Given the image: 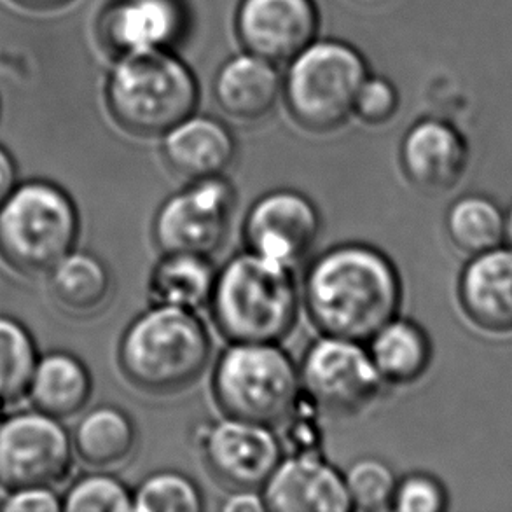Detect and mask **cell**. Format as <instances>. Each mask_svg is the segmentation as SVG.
<instances>
[{
  "instance_id": "6da1fadb",
  "label": "cell",
  "mask_w": 512,
  "mask_h": 512,
  "mask_svg": "<svg viewBox=\"0 0 512 512\" xmlns=\"http://www.w3.org/2000/svg\"><path fill=\"white\" fill-rule=\"evenodd\" d=\"M303 296L313 324L322 333L366 343L397 317L401 277L381 250L345 243L313 261Z\"/></svg>"
},
{
  "instance_id": "7a4b0ae2",
  "label": "cell",
  "mask_w": 512,
  "mask_h": 512,
  "mask_svg": "<svg viewBox=\"0 0 512 512\" xmlns=\"http://www.w3.org/2000/svg\"><path fill=\"white\" fill-rule=\"evenodd\" d=\"M210 303L231 343H280L298 324L301 296L291 266L245 250L217 271Z\"/></svg>"
},
{
  "instance_id": "3957f363",
  "label": "cell",
  "mask_w": 512,
  "mask_h": 512,
  "mask_svg": "<svg viewBox=\"0 0 512 512\" xmlns=\"http://www.w3.org/2000/svg\"><path fill=\"white\" fill-rule=\"evenodd\" d=\"M105 100L123 130L139 137H163L196 112L198 81L172 49H151L116 58Z\"/></svg>"
},
{
  "instance_id": "277c9868",
  "label": "cell",
  "mask_w": 512,
  "mask_h": 512,
  "mask_svg": "<svg viewBox=\"0 0 512 512\" xmlns=\"http://www.w3.org/2000/svg\"><path fill=\"white\" fill-rule=\"evenodd\" d=\"M212 340L196 312L153 306L128 326L119 345V364L135 387L173 394L205 373Z\"/></svg>"
},
{
  "instance_id": "5b68a950",
  "label": "cell",
  "mask_w": 512,
  "mask_h": 512,
  "mask_svg": "<svg viewBox=\"0 0 512 512\" xmlns=\"http://www.w3.org/2000/svg\"><path fill=\"white\" fill-rule=\"evenodd\" d=\"M79 228L65 189L49 180L18 182L0 203V259L23 277H46L76 249Z\"/></svg>"
},
{
  "instance_id": "8992f818",
  "label": "cell",
  "mask_w": 512,
  "mask_h": 512,
  "mask_svg": "<svg viewBox=\"0 0 512 512\" xmlns=\"http://www.w3.org/2000/svg\"><path fill=\"white\" fill-rule=\"evenodd\" d=\"M301 392L299 367L278 343H231L217 360L214 395L224 415L280 427Z\"/></svg>"
},
{
  "instance_id": "52a82bcc",
  "label": "cell",
  "mask_w": 512,
  "mask_h": 512,
  "mask_svg": "<svg viewBox=\"0 0 512 512\" xmlns=\"http://www.w3.org/2000/svg\"><path fill=\"white\" fill-rule=\"evenodd\" d=\"M367 76V62L352 44L315 39L287 63L282 95L299 126L334 132L352 116L355 95Z\"/></svg>"
},
{
  "instance_id": "ba28073f",
  "label": "cell",
  "mask_w": 512,
  "mask_h": 512,
  "mask_svg": "<svg viewBox=\"0 0 512 512\" xmlns=\"http://www.w3.org/2000/svg\"><path fill=\"white\" fill-rule=\"evenodd\" d=\"M299 378L308 401L338 416L369 408L383 385L362 343L327 334L306 350Z\"/></svg>"
},
{
  "instance_id": "9c48e42d",
  "label": "cell",
  "mask_w": 512,
  "mask_h": 512,
  "mask_svg": "<svg viewBox=\"0 0 512 512\" xmlns=\"http://www.w3.org/2000/svg\"><path fill=\"white\" fill-rule=\"evenodd\" d=\"M74 444L62 420L39 409L18 411L0 422V481L9 488L53 486L67 478Z\"/></svg>"
},
{
  "instance_id": "30bf717a",
  "label": "cell",
  "mask_w": 512,
  "mask_h": 512,
  "mask_svg": "<svg viewBox=\"0 0 512 512\" xmlns=\"http://www.w3.org/2000/svg\"><path fill=\"white\" fill-rule=\"evenodd\" d=\"M235 203V187L224 175L193 180L161 205L154 221V240L163 254L210 257L228 238Z\"/></svg>"
},
{
  "instance_id": "8fae6325",
  "label": "cell",
  "mask_w": 512,
  "mask_h": 512,
  "mask_svg": "<svg viewBox=\"0 0 512 512\" xmlns=\"http://www.w3.org/2000/svg\"><path fill=\"white\" fill-rule=\"evenodd\" d=\"M198 444L214 476L235 490H257L284 458V446L271 427L235 416L203 425Z\"/></svg>"
},
{
  "instance_id": "7c38bea8",
  "label": "cell",
  "mask_w": 512,
  "mask_h": 512,
  "mask_svg": "<svg viewBox=\"0 0 512 512\" xmlns=\"http://www.w3.org/2000/svg\"><path fill=\"white\" fill-rule=\"evenodd\" d=\"M320 226L319 210L305 194L277 189L261 196L250 208L245 240L252 252L292 268L310 254Z\"/></svg>"
},
{
  "instance_id": "4fadbf2b",
  "label": "cell",
  "mask_w": 512,
  "mask_h": 512,
  "mask_svg": "<svg viewBox=\"0 0 512 512\" xmlns=\"http://www.w3.org/2000/svg\"><path fill=\"white\" fill-rule=\"evenodd\" d=\"M235 25L245 51L280 65L317 39L319 7L315 0H240Z\"/></svg>"
},
{
  "instance_id": "5bb4252c",
  "label": "cell",
  "mask_w": 512,
  "mask_h": 512,
  "mask_svg": "<svg viewBox=\"0 0 512 512\" xmlns=\"http://www.w3.org/2000/svg\"><path fill=\"white\" fill-rule=\"evenodd\" d=\"M266 511L348 512L352 502L345 478L320 453H294L282 458L263 485Z\"/></svg>"
},
{
  "instance_id": "9a60e30c",
  "label": "cell",
  "mask_w": 512,
  "mask_h": 512,
  "mask_svg": "<svg viewBox=\"0 0 512 512\" xmlns=\"http://www.w3.org/2000/svg\"><path fill=\"white\" fill-rule=\"evenodd\" d=\"M186 28L182 0H114L100 18L102 42L116 56L173 49Z\"/></svg>"
},
{
  "instance_id": "2e32d148",
  "label": "cell",
  "mask_w": 512,
  "mask_h": 512,
  "mask_svg": "<svg viewBox=\"0 0 512 512\" xmlns=\"http://www.w3.org/2000/svg\"><path fill=\"white\" fill-rule=\"evenodd\" d=\"M467 161L469 149L462 133L443 119H422L402 139V168L425 193H446L457 186Z\"/></svg>"
},
{
  "instance_id": "e0dca14e",
  "label": "cell",
  "mask_w": 512,
  "mask_h": 512,
  "mask_svg": "<svg viewBox=\"0 0 512 512\" xmlns=\"http://www.w3.org/2000/svg\"><path fill=\"white\" fill-rule=\"evenodd\" d=\"M284 91L277 63L243 51L222 63L214 77V98L229 118L257 123L275 111Z\"/></svg>"
},
{
  "instance_id": "ac0fdd59",
  "label": "cell",
  "mask_w": 512,
  "mask_h": 512,
  "mask_svg": "<svg viewBox=\"0 0 512 512\" xmlns=\"http://www.w3.org/2000/svg\"><path fill=\"white\" fill-rule=\"evenodd\" d=\"M163 156L187 179L222 177L235 161L236 140L219 119L191 114L163 135Z\"/></svg>"
},
{
  "instance_id": "d6986e66",
  "label": "cell",
  "mask_w": 512,
  "mask_h": 512,
  "mask_svg": "<svg viewBox=\"0 0 512 512\" xmlns=\"http://www.w3.org/2000/svg\"><path fill=\"white\" fill-rule=\"evenodd\" d=\"M469 319L490 333H512V249L495 247L472 257L460 278Z\"/></svg>"
},
{
  "instance_id": "ffe728a7",
  "label": "cell",
  "mask_w": 512,
  "mask_h": 512,
  "mask_svg": "<svg viewBox=\"0 0 512 512\" xmlns=\"http://www.w3.org/2000/svg\"><path fill=\"white\" fill-rule=\"evenodd\" d=\"M93 394V380L83 360L69 352L39 355L28 399L35 409L58 420L83 413Z\"/></svg>"
},
{
  "instance_id": "44dd1931",
  "label": "cell",
  "mask_w": 512,
  "mask_h": 512,
  "mask_svg": "<svg viewBox=\"0 0 512 512\" xmlns=\"http://www.w3.org/2000/svg\"><path fill=\"white\" fill-rule=\"evenodd\" d=\"M215 271L210 257L184 252L163 254L147 282V296L153 306H173L196 312L210 303Z\"/></svg>"
},
{
  "instance_id": "7402d4cb",
  "label": "cell",
  "mask_w": 512,
  "mask_h": 512,
  "mask_svg": "<svg viewBox=\"0 0 512 512\" xmlns=\"http://www.w3.org/2000/svg\"><path fill=\"white\" fill-rule=\"evenodd\" d=\"M74 453L95 469H111L132 457L137 427L126 411L104 404L81 416L72 432Z\"/></svg>"
},
{
  "instance_id": "603a6c76",
  "label": "cell",
  "mask_w": 512,
  "mask_h": 512,
  "mask_svg": "<svg viewBox=\"0 0 512 512\" xmlns=\"http://www.w3.org/2000/svg\"><path fill=\"white\" fill-rule=\"evenodd\" d=\"M367 343L381 380L392 385H408L422 378L432 357L429 336L411 320L395 317Z\"/></svg>"
},
{
  "instance_id": "cb8c5ba5",
  "label": "cell",
  "mask_w": 512,
  "mask_h": 512,
  "mask_svg": "<svg viewBox=\"0 0 512 512\" xmlns=\"http://www.w3.org/2000/svg\"><path fill=\"white\" fill-rule=\"evenodd\" d=\"M46 277L56 305L72 315H93L111 298V273L90 252L72 250Z\"/></svg>"
},
{
  "instance_id": "d4e9b609",
  "label": "cell",
  "mask_w": 512,
  "mask_h": 512,
  "mask_svg": "<svg viewBox=\"0 0 512 512\" xmlns=\"http://www.w3.org/2000/svg\"><path fill=\"white\" fill-rule=\"evenodd\" d=\"M446 229L455 247L476 256L504 242L506 217L492 200L471 194L453 203L446 215Z\"/></svg>"
},
{
  "instance_id": "484cf974",
  "label": "cell",
  "mask_w": 512,
  "mask_h": 512,
  "mask_svg": "<svg viewBox=\"0 0 512 512\" xmlns=\"http://www.w3.org/2000/svg\"><path fill=\"white\" fill-rule=\"evenodd\" d=\"M37 360L39 352L27 327L0 315V411L27 397Z\"/></svg>"
},
{
  "instance_id": "4316f807",
  "label": "cell",
  "mask_w": 512,
  "mask_h": 512,
  "mask_svg": "<svg viewBox=\"0 0 512 512\" xmlns=\"http://www.w3.org/2000/svg\"><path fill=\"white\" fill-rule=\"evenodd\" d=\"M201 509L200 488L182 472H154L133 492V511L200 512Z\"/></svg>"
},
{
  "instance_id": "83f0119b",
  "label": "cell",
  "mask_w": 512,
  "mask_h": 512,
  "mask_svg": "<svg viewBox=\"0 0 512 512\" xmlns=\"http://www.w3.org/2000/svg\"><path fill=\"white\" fill-rule=\"evenodd\" d=\"M65 512L133 511V492L107 472H91L74 481L62 497Z\"/></svg>"
},
{
  "instance_id": "f1b7e54d",
  "label": "cell",
  "mask_w": 512,
  "mask_h": 512,
  "mask_svg": "<svg viewBox=\"0 0 512 512\" xmlns=\"http://www.w3.org/2000/svg\"><path fill=\"white\" fill-rule=\"evenodd\" d=\"M343 478L352 509L383 511L392 507L397 478L380 458H360L346 469Z\"/></svg>"
},
{
  "instance_id": "f546056e",
  "label": "cell",
  "mask_w": 512,
  "mask_h": 512,
  "mask_svg": "<svg viewBox=\"0 0 512 512\" xmlns=\"http://www.w3.org/2000/svg\"><path fill=\"white\" fill-rule=\"evenodd\" d=\"M399 111V91L387 77L369 76L360 84L353 114L367 125H383Z\"/></svg>"
},
{
  "instance_id": "4dcf8cb0",
  "label": "cell",
  "mask_w": 512,
  "mask_h": 512,
  "mask_svg": "<svg viewBox=\"0 0 512 512\" xmlns=\"http://www.w3.org/2000/svg\"><path fill=\"white\" fill-rule=\"evenodd\" d=\"M448 499L443 485L427 474H411L397 481L392 507L399 512H441Z\"/></svg>"
},
{
  "instance_id": "1f68e13d",
  "label": "cell",
  "mask_w": 512,
  "mask_h": 512,
  "mask_svg": "<svg viewBox=\"0 0 512 512\" xmlns=\"http://www.w3.org/2000/svg\"><path fill=\"white\" fill-rule=\"evenodd\" d=\"M317 406L312 401L299 399L291 416L282 425L287 427L285 444L294 453H319L320 430L317 425Z\"/></svg>"
},
{
  "instance_id": "d6a6232c",
  "label": "cell",
  "mask_w": 512,
  "mask_h": 512,
  "mask_svg": "<svg viewBox=\"0 0 512 512\" xmlns=\"http://www.w3.org/2000/svg\"><path fill=\"white\" fill-rule=\"evenodd\" d=\"M62 497L53 486H20L7 493L2 512H60Z\"/></svg>"
},
{
  "instance_id": "836d02e7",
  "label": "cell",
  "mask_w": 512,
  "mask_h": 512,
  "mask_svg": "<svg viewBox=\"0 0 512 512\" xmlns=\"http://www.w3.org/2000/svg\"><path fill=\"white\" fill-rule=\"evenodd\" d=\"M221 511L224 512H264L263 493H257L252 488H238L222 502Z\"/></svg>"
},
{
  "instance_id": "e575fe53",
  "label": "cell",
  "mask_w": 512,
  "mask_h": 512,
  "mask_svg": "<svg viewBox=\"0 0 512 512\" xmlns=\"http://www.w3.org/2000/svg\"><path fill=\"white\" fill-rule=\"evenodd\" d=\"M18 184V167L6 147L0 146V203Z\"/></svg>"
},
{
  "instance_id": "d590c367",
  "label": "cell",
  "mask_w": 512,
  "mask_h": 512,
  "mask_svg": "<svg viewBox=\"0 0 512 512\" xmlns=\"http://www.w3.org/2000/svg\"><path fill=\"white\" fill-rule=\"evenodd\" d=\"M16 6L28 9V11H56L62 7L69 6L74 0H11Z\"/></svg>"
},
{
  "instance_id": "8d00e7d4",
  "label": "cell",
  "mask_w": 512,
  "mask_h": 512,
  "mask_svg": "<svg viewBox=\"0 0 512 512\" xmlns=\"http://www.w3.org/2000/svg\"><path fill=\"white\" fill-rule=\"evenodd\" d=\"M504 238H507V242L511 245L512 249V208L509 210V214L506 217V229H504Z\"/></svg>"
},
{
  "instance_id": "74e56055",
  "label": "cell",
  "mask_w": 512,
  "mask_h": 512,
  "mask_svg": "<svg viewBox=\"0 0 512 512\" xmlns=\"http://www.w3.org/2000/svg\"><path fill=\"white\" fill-rule=\"evenodd\" d=\"M7 493H9V488L0 481V511H2V507H4V502H6Z\"/></svg>"
},
{
  "instance_id": "f35d334b",
  "label": "cell",
  "mask_w": 512,
  "mask_h": 512,
  "mask_svg": "<svg viewBox=\"0 0 512 512\" xmlns=\"http://www.w3.org/2000/svg\"><path fill=\"white\" fill-rule=\"evenodd\" d=\"M362 2H378V0H362Z\"/></svg>"
}]
</instances>
